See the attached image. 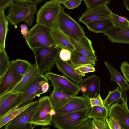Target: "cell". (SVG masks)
Returning a JSON list of instances; mask_svg holds the SVG:
<instances>
[{"label": "cell", "mask_w": 129, "mask_h": 129, "mask_svg": "<svg viewBox=\"0 0 129 129\" xmlns=\"http://www.w3.org/2000/svg\"><path fill=\"white\" fill-rule=\"evenodd\" d=\"M100 83V78L95 75L83 79L80 86L83 96L89 99L97 96L101 92Z\"/></svg>", "instance_id": "obj_13"}, {"label": "cell", "mask_w": 129, "mask_h": 129, "mask_svg": "<svg viewBox=\"0 0 129 129\" xmlns=\"http://www.w3.org/2000/svg\"><path fill=\"white\" fill-rule=\"evenodd\" d=\"M16 3L24 5H35L41 2L42 0H15Z\"/></svg>", "instance_id": "obj_42"}, {"label": "cell", "mask_w": 129, "mask_h": 129, "mask_svg": "<svg viewBox=\"0 0 129 129\" xmlns=\"http://www.w3.org/2000/svg\"><path fill=\"white\" fill-rule=\"evenodd\" d=\"M87 9L104 5H107L111 2L109 0H84Z\"/></svg>", "instance_id": "obj_33"}, {"label": "cell", "mask_w": 129, "mask_h": 129, "mask_svg": "<svg viewBox=\"0 0 129 129\" xmlns=\"http://www.w3.org/2000/svg\"><path fill=\"white\" fill-rule=\"evenodd\" d=\"M37 12L36 5L14 3L9 9L6 16L10 23L13 25L23 21L31 26L34 19V14Z\"/></svg>", "instance_id": "obj_4"}, {"label": "cell", "mask_w": 129, "mask_h": 129, "mask_svg": "<svg viewBox=\"0 0 129 129\" xmlns=\"http://www.w3.org/2000/svg\"><path fill=\"white\" fill-rule=\"evenodd\" d=\"M108 109L105 106L91 107L88 113V118L98 120H106L108 117Z\"/></svg>", "instance_id": "obj_27"}, {"label": "cell", "mask_w": 129, "mask_h": 129, "mask_svg": "<svg viewBox=\"0 0 129 129\" xmlns=\"http://www.w3.org/2000/svg\"><path fill=\"white\" fill-rule=\"evenodd\" d=\"M91 129H110L106 120H92Z\"/></svg>", "instance_id": "obj_35"}, {"label": "cell", "mask_w": 129, "mask_h": 129, "mask_svg": "<svg viewBox=\"0 0 129 129\" xmlns=\"http://www.w3.org/2000/svg\"><path fill=\"white\" fill-rule=\"evenodd\" d=\"M91 107L95 106L104 107L103 101L102 100L100 94L97 96L89 99Z\"/></svg>", "instance_id": "obj_40"}, {"label": "cell", "mask_w": 129, "mask_h": 129, "mask_svg": "<svg viewBox=\"0 0 129 129\" xmlns=\"http://www.w3.org/2000/svg\"><path fill=\"white\" fill-rule=\"evenodd\" d=\"M73 97L66 94L54 87L49 98L52 106L55 110L66 104L72 99Z\"/></svg>", "instance_id": "obj_21"}, {"label": "cell", "mask_w": 129, "mask_h": 129, "mask_svg": "<svg viewBox=\"0 0 129 129\" xmlns=\"http://www.w3.org/2000/svg\"><path fill=\"white\" fill-rule=\"evenodd\" d=\"M20 27L21 29V33L23 35V37L25 39H26L29 33V30L27 25L25 24H21L20 25Z\"/></svg>", "instance_id": "obj_44"}, {"label": "cell", "mask_w": 129, "mask_h": 129, "mask_svg": "<svg viewBox=\"0 0 129 129\" xmlns=\"http://www.w3.org/2000/svg\"><path fill=\"white\" fill-rule=\"evenodd\" d=\"M55 64L59 71L67 78L78 84H80L83 79V76L78 74L71 64L59 58Z\"/></svg>", "instance_id": "obj_19"}, {"label": "cell", "mask_w": 129, "mask_h": 129, "mask_svg": "<svg viewBox=\"0 0 129 129\" xmlns=\"http://www.w3.org/2000/svg\"><path fill=\"white\" fill-rule=\"evenodd\" d=\"M63 9L60 5L51 0L47 1L37 11V23L50 28L57 27L59 15Z\"/></svg>", "instance_id": "obj_5"}, {"label": "cell", "mask_w": 129, "mask_h": 129, "mask_svg": "<svg viewBox=\"0 0 129 129\" xmlns=\"http://www.w3.org/2000/svg\"><path fill=\"white\" fill-rule=\"evenodd\" d=\"M123 5L127 10L129 11V0L122 1Z\"/></svg>", "instance_id": "obj_47"}, {"label": "cell", "mask_w": 129, "mask_h": 129, "mask_svg": "<svg viewBox=\"0 0 129 129\" xmlns=\"http://www.w3.org/2000/svg\"><path fill=\"white\" fill-rule=\"evenodd\" d=\"M60 50L59 48L54 47H42L32 50L40 74L50 72L59 58Z\"/></svg>", "instance_id": "obj_3"}, {"label": "cell", "mask_w": 129, "mask_h": 129, "mask_svg": "<svg viewBox=\"0 0 129 129\" xmlns=\"http://www.w3.org/2000/svg\"><path fill=\"white\" fill-rule=\"evenodd\" d=\"M13 0H0V11H4L7 7H10L14 3Z\"/></svg>", "instance_id": "obj_41"}, {"label": "cell", "mask_w": 129, "mask_h": 129, "mask_svg": "<svg viewBox=\"0 0 129 129\" xmlns=\"http://www.w3.org/2000/svg\"><path fill=\"white\" fill-rule=\"evenodd\" d=\"M50 34L58 48L68 49L71 52L75 50L70 39L57 27L51 28Z\"/></svg>", "instance_id": "obj_20"}, {"label": "cell", "mask_w": 129, "mask_h": 129, "mask_svg": "<svg viewBox=\"0 0 129 129\" xmlns=\"http://www.w3.org/2000/svg\"><path fill=\"white\" fill-rule=\"evenodd\" d=\"M57 27L70 38L77 42L85 36L84 30L79 24L62 10L57 22Z\"/></svg>", "instance_id": "obj_6"}, {"label": "cell", "mask_w": 129, "mask_h": 129, "mask_svg": "<svg viewBox=\"0 0 129 129\" xmlns=\"http://www.w3.org/2000/svg\"><path fill=\"white\" fill-rule=\"evenodd\" d=\"M66 0H51L52 2L56 4L60 5L61 4H63Z\"/></svg>", "instance_id": "obj_48"}, {"label": "cell", "mask_w": 129, "mask_h": 129, "mask_svg": "<svg viewBox=\"0 0 129 129\" xmlns=\"http://www.w3.org/2000/svg\"><path fill=\"white\" fill-rule=\"evenodd\" d=\"M120 68L124 78L129 82V63L126 61H123Z\"/></svg>", "instance_id": "obj_36"}, {"label": "cell", "mask_w": 129, "mask_h": 129, "mask_svg": "<svg viewBox=\"0 0 129 129\" xmlns=\"http://www.w3.org/2000/svg\"><path fill=\"white\" fill-rule=\"evenodd\" d=\"M51 29L36 23L29 30V36L25 39L26 43L31 50L42 47L58 48L50 34Z\"/></svg>", "instance_id": "obj_2"}, {"label": "cell", "mask_w": 129, "mask_h": 129, "mask_svg": "<svg viewBox=\"0 0 129 129\" xmlns=\"http://www.w3.org/2000/svg\"><path fill=\"white\" fill-rule=\"evenodd\" d=\"M111 10L107 5L87 9L79 18L78 21L85 24L101 19L110 18Z\"/></svg>", "instance_id": "obj_12"}, {"label": "cell", "mask_w": 129, "mask_h": 129, "mask_svg": "<svg viewBox=\"0 0 129 129\" xmlns=\"http://www.w3.org/2000/svg\"><path fill=\"white\" fill-rule=\"evenodd\" d=\"M104 64L110 73L111 81L118 85L120 91H126L129 89V84L118 70L107 62L105 61Z\"/></svg>", "instance_id": "obj_23"}, {"label": "cell", "mask_w": 129, "mask_h": 129, "mask_svg": "<svg viewBox=\"0 0 129 129\" xmlns=\"http://www.w3.org/2000/svg\"><path fill=\"white\" fill-rule=\"evenodd\" d=\"M75 69L79 74L82 76H85L86 73L93 72L95 71L94 66L90 64L81 65L75 68Z\"/></svg>", "instance_id": "obj_34"}, {"label": "cell", "mask_w": 129, "mask_h": 129, "mask_svg": "<svg viewBox=\"0 0 129 129\" xmlns=\"http://www.w3.org/2000/svg\"><path fill=\"white\" fill-rule=\"evenodd\" d=\"M121 99L122 102V104L125 107L128 108L127 103V96L126 91H120Z\"/></svg>", "instance_id": "obj_45"}, {"label": "cell", "mask_w": 129, "mask_h": 129, "mask_svg": "<svg viewBox=\"0 0 129 129\" xmlns=\"http://www.w3.org/2000/svg\"><path fill=\"white\" fill-rule=\"evenodd\" d=\"M15 63L17 72L23 77L27 73L32 65L27 60L19 59L15 60Z\"/></svg>", "instance_id": "obj_31"}, {"label": "cell", "mask_w": 129, "mask_h": 129, "mask_svg": "<svg viewBox=\"0 0 129 129\" xmlns=\"http://www.w3.org/2000/svg\"><path fill=\"white\" fill-rule=\"evenodd\" d=\"M38 100L28 107L5 125L4 129H34L31 123L34 114L39 105Z\"/></svg>", "instance_id": "obj_7"}, {"label": "cell", "mask_w": 129, "mask_h": 129, "mask_svg": "<svg viewBox=\"0 0 129 129\" xmlns=\"http://www.w3.org/2000/svg\"><path fill=\"white\" fill-rule=\"evenodd\" d=\"M48 80L45 75H40L27 89L24 92L20 102L9 112L22 106L24 103L32 101L36 97H39L41 94L44 93L42 90V85L45 82Z\"/></svg>", "instance_id": "obj_11"}, {"label": "cell", "mask_w": 129, "mask_h": 129, "mask_svg": "<svg viewBox=\"0 0 129 129\" xmlns=\"http://www.w3.org/2000/svg\"><path fill=\"white\" fill-rule=\"evenodd\" d=\"M70 39L75 50L91 60L97 61L92 42L88 38L85 36L77 42Z\"/></svg>", "instance_id": "obj_17"}, {"label": "cell", "mask_w": 129, "mask_h": 129, "mask_svg": "<svg viewBox=\"0 0 129 129\" xmlns=\"http://www.w3.org/2000/svg\"><path fill=\"white\" fill-rule=\"evenodd\" d=\"M9 92L0 96V106L12 94Z\"/></svg>", "instance_id": "obj_46"}, {"label": "cell", "mask_w": 129, "mask_h": 129, "mask_svg": "<svg viewBox=\"0 0 129 129\" xmlns=\"http://www.w3.org/2000/svg\"><path fill=\"white\" fill-rule=\"evenodd\" d=\"M82 1V0H66L63 4L67 9H72L79 6Z\"/></svg>", "instance_id": "obj_38"}, {"label": "cell", "mask_w": 129, "mask_h": 129, "mask_svg": "<svg viewBox=\"0 0 129 129\" xmlns=\"http://www.w3.org/2000/svg\"><path fill=\"white\" fill-rule=\"evenodd\" d=\"M40 75L36 64V63L34 64L19 83L10 92L12 93L24 92Z\"/></svg>", "instance_id": "obj_18"}, {"label": "cell", "mask_w": 129, "mask_h": 129, "mask_svg": "<svg viewBox=\"0 0 129 129\" xmlns=\"http://www.w3.org/2000/svg\"><path fill=\"white\" fill-rule=\"evenodd\" d=\"M111 19L112 26L117 28L124 29L129 27V20L124 16L112 13Z\"/></svg>", "instance_id": "obj_29"}, {"label": "cell", "mask_w": 129, "mask_h": 129, "mask_svg": "<svg viewBox=\"0 0 129 129\" xmlns=\"http://www.w3.org/2000/svg\"><path fill=\"white\" fill-rule=\"evenodd\" d=\"M92 120L88 119L81 124L77 129H91Z\"/></svg>", "instance_id": "obj_43"}, {"label": "cell", "mask_w": 129, "mask_h": 129, "mask_svg": "<svg viewBox=\"0 0 129 129\" xmlns=\"http://www.w3.org/2000/svg\"><path fill=\"white\" fill-rule=\"evenodd\" d=\"M36 101L21 106L7 113L0 118V128H1L12 120L19 114L35 103Z\"/></svg>", "instance_id": "obj_26"}, {"label": "cell", "mask_w": 129, "mask_h": 129, "mask_svg": "<svg viewBox=\"0 0 129 129\" xmlns=\"http://www.w3.org/2000/svg\"><path fill=\"white\" fill-rule=\"evenodd\" d=\"M91 107L79 111L53 115L51 122L57 129H77L88 119V114Z\"/></svg>", "instance_id": "obj_1"}, {"label": "cell", "mask_w": 129, "mask_h": 129, "mask_svg": "<svg viewBox=\"0 0 129 129\" xmlns=\"http://www.w3.org/2000/svg\"></svg>", "instance_id": "obj_50"}, {"label": "cell", "mask_w": 129, "mask_h": 129, "mask_svg": "<svg viewBox=\"0 0 129 129\" xmlns=\"http://www.w3.org/2000/svg\"><path fill=\"white\" fill-rule=\"evenodd\" d=\"M38 129H51V128H50L49 127H42L40 128H39Z\"/></svg>", "instance_id": "obj_49"}, {"label": "cell", "mask_w": 129, "mask_h": 129, "mask_svg": "<svg viewBox=\"0 0 129 129\" xmlns=\"http://www.w3.org/2000/svg\"><path fill=\"white\" fill-rule=\"evenodd\" d=\"M106 120L110 129H122L117 121L114 117H108Z\"/></svg>", "instance_id": "obj_37"}, {"label": "cell", "mask_w": 129, "mask_h": 129, "mask_svg": "<svg viewBox=\"0 0 129 129\" xmlns=\"http://www.w3.org/2000/svg\"><path fill=\"white\" fill-rule=\"evenodd\" d=\"M91 107L89 99L83 96H73L60 108L55 110L56 114H64L77 112Z\"/></svg>", "instance_id": "obj_14"}, {"label": "cell", "mask_w": 129, "mask_h": 129, "mask_svg": "<svg viewBox=\"0 0 129 129\" xmlns=\"http://www.w3.org/2000/svg\"><path fill=\"white\" fill-rule=\"evenodd\" d=\"M50 81L53 87L63 93L72 96H76L80 91V86L72 82L64 76L50 72L45 75Z\"/></svg>", "instance_id": "obj_8"}, {"label": "cell", "mask_w": 129, "mask_h": 129, "mask_svg": "<svg viewBox=\"0 0 129 129\" xmlns=\"http://www.w3.org/2000/svg\"><path fill=\"white\" fill-rule=\"evenodd\" d=\"M71 64L75 68L86 64H90L94 66L95 62L91 60L75 50L72 52Z\"/></svg>", "instance_id": "obj_28"}, {"label": "cell", "mask_w": 129, "mask_h": 129, "mask_svg": "<svg viewBox=\"0 0 129 129\" xmlns=\"http://www.w3.org/2000/svg\"><path fill=\"white\" fill-rule=\"evenodd\" d=\"M10 62L5 49L0 50V78L3 76L7 70Z\"/></svg>", "instance_id": "obj_32"}, {"label": "cell", "mask_w": 129, "mask_h": 129, "mask_svg": "<svg viewBox=\"0 0 129 129\" xmlns=\"http://www.w3.org/2000/svg\"><path fill=\"white\" fill-rule=\"evenodd\" d=\"M72 52L70 50L62 49L60 50L59 55V58L62 60L67 62L71 60Z\"/></svg>", "instance_id": "obj_39"}, {"label": "cell", "mask_w": 129, "mask_h": 129, "mask_svg": "<svg viewBox=\"0 0 129 129\" xmlns=\"http://www.w3.org/2000/svg\"><path fill=\"white\" fill-rule=\"evenodd\" d=\"M8 30V21L4 11H0V50L5 49L6 38Z\"/></svg>", "instance_id": "obj_25"}, {"label": "cell", "mask_w": 129, "mask_h": 129, "mask_svg": "<svg viewBox=\"0 0 129 129\" xmlns=\"http://www.w3.org/2000/svg\"><path fill=\"white\" fill-rule=\"evenodd\" d=\"M23 93H12L0 106V118L13 109L20 102Z\"/></svg>", "instance_id": "obj_22"}, {"label": "cell", "mask_w": 129, "mask_h": 129, "mask_svg": "<svg viewBox=\"0 0 129 129\" xmlns=\"http://www.w3.org/2000/svg\"><path fill=\"white\" fill-rule=\"evenodd\" d=\"M23 77L16 70L15 60L10 61L7 70L3 76L0 78V96L11 92Z\"/></svg>", "instance_id": "obj_10"}, {"label": "cell", "mask_w": 129, "mask_h": 129, "mask_svg": "<svg viewBox=\"0 0 129 129\" xmlns=\"http://www.w3.org/2000/svg\"><path fill=\"white\" fill-rule=\"evenodd\" d=\"M121 99V91L119 87L112 91L110 90L108 92L106 98L103 101L104 106L109 108L111 105L115 102L118 101Z\"/></svg>", "instance_id": "obj_30"}, {"label": "cell", "mask_w": 129, "mask_h": 129, "mask_svg": "<svg viewBox=\"0 0 129 129\" xmlns=\"http://www.w3.org/2000/svg\"><path fill=\"white\" fill-rule=\"evenodd\" d=\"M102 33L112 43L129 44V27L121 29L112 26Z\"/></svg>", "instance_id": "obj_16"}, {"label": "cell", "mask_w": 129, "mask_h": 129, "mask_svg": "<svg viewBox=\"0 0 129 129\" xmlns=\"http://www.w3.org/2000/svg\"><path fill=\"white\" fill-rule=\"evenodd\" d=\"M113 117L117 121L122 129H129V110L117 102L112 104L108 109V117Z\"/></svg>", "instance_id": "obj_15"}, {"label": "cell", "mask_w": 129, "mask_h": 129, "mask_svg": "<svg viewBox=\"0 0 129 129\" xmlns=\"http://www.w3.org/2000/svg\"><path fill=\"white\" fill-rule=\"evenodd\" d=\"M88 29L95 33H102L112 26L110 18L100 20L86 24Z\"/></svg>", "instance_id": "obj_24"}, {"label": "cell", "mask_w": 129, "mask_h": 129, "mask_svg": "<svg viewBox=\"0 0 129 129\" xmlns=\"http://www.w3.org/2000/svg\"><path fill=\"white\" fill-rule=\"evenodd\" d=\"M39 105L33 115L31 123L35 126H47L51 125L52 116L50 114L53 109L50 101L49 96H45L38 100Z\"/></svg>", "instance_id": "obj_9"}]
</instances>
